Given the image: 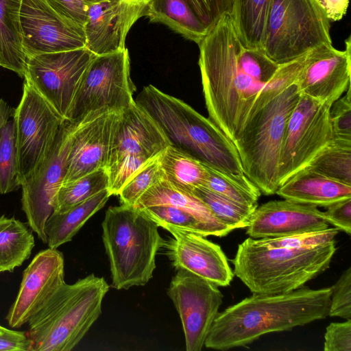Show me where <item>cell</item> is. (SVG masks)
Returning <instances> with one entry per match:
<instances>
[{
    "label": "cell",
    "mask_w": 351,
    "mask_h": 351,
    "mask_svg": "<svg viewBox=\"0 0 351 351\" xmlns=\"http://www.w3.org/2000/svg\"><path fill=\"white\" fill-rule=\"evenodd\" d=\"M198 46L209 119L233 144L266 104L296 82L307 54L276 64L263 50L243 46L228 14Z\"/></svg>",
    "instance_id": "1"
},
{
    "label": "cell",
    "mask_w": 351,
    "mask_h": 351,
    "mask_svg": "<svg viewBox=\"0 0 351 351\" xmlns=\"http://www.w3.org/2000/svg\"><path fill=\"white\" fill-rule=\"evenodd\" d=\"M331 287H302L288 293H253L219 313L205 341L207 348L245 346L273 332L290 330L328 316Z\"/></svg>",
    "instance_id": "2"
},
{
    "label": "cell",
    "mask_w": 351,
    "mask_h": 351,
    "mask_svg": "<svg viewBox=\"0 0 351 351\" xmlns=\"http://www.w3.org/2000/svg\"><path fill=\"white\" fill-rule=\"evenodd\" d=\"M160 127L170 144L204 165L231 173H244L237 149L208 118L153 85L134 99Z\"/></svg>",
    "instance_id": "3"
},
{
    "label": "cell",
    "mask_w": 351,
    "mask_h": 351,
    "mask_svg": "<svg viewBox=\"0 0 351 351\" xmlns=\"http://www.w3.org/2000/svg\"><path fill=\"white\" fill-rule=\"evenodd\" d=\"M335 240L314 246L270 247L248 237L238 245L231 262L233 273L255 293L277 294L296 290L329 267Z\"/></svg>",
    "instance_id": "4"
},
{
    "label": "cell",
    "mask_w": 351,
    "mask_h": 351,
    "mask_svg": "<svg viewBox=\"0 0 351 351\" xmlns=\"http://www.w3.org/2000/svg\"><path fill=\"white\" fill-rule=\"evenodd\" d=\"M108 290L104 278L93 274L63 283L27 322L33 351L73 350L101 315Z\"/></svg>",
    "instance_id": "5"
},
{
    "label": "cell",
    "mask_w": 351,
    "mask_h": 351,
    "mask_svg": "<svg viewBox=\"0 0 351 351\" xmlns=\"http://www.w3.org/2000/svg\"><path fill=\"white\" fill-rule=\"evenodd\" d=\"M101 226L112 287L120 290L146 285L164 241L158 225L134 206L121 204L107 209Z\"/></svg>",
    "instance_id": "6"
},
{
    "label": "cell",
    "mask_w": 351,
    "mask_h": 351,
    "mask_svg": "<svg viewBox=\"0 0 351 351\" xmlns=\"http://www.w3.org/2000/svg\"><path fill=\"white\" fill-rule=\"evenodd\" d=\"M301 92L295 82L266 104L234 144L244 174L269 195L279 187V158L288 119Z\"/></svg>",
    "instance_id": "7"
},
{
    "label": "cell",
    "mask_w": 351,
    "mask_h": 351,
    "mask_svg": "<svg viewBox=\"0 0 351 351\" xmlns=\"http://www.w3.org/2000/svg\"><path fill=\"white\" fill-rule=\"evenodd\" d=\"M330 21L317 0H272L262 50L278 65L332 44Z\"/></svg>",
    "instance_id": "8"
},
{
    "label": "cell",
    "mask_w": 351,
    "mask_h": 351,
    "mask_svg": "<svg viewBox=\"0 0 351 351\" xmlns=\"http://www.w3.org/2000/svg\"><path fill=\"white\" fill-rule=\"evenodd\" d=\"M170 145L157 123L135 102L118 112L106 167L110 194L118 195L135 173Z\"/></svg>",
    "instance_id": "9"
},
{
    "label": "cell",
    "mask_w": 351,
    "mask_h": 351,
    "mask_svg": "<svg viewBox=\"0 0 351 351\" xmlns=\"http://www.w3.org/2000/svg\"><path fill=\"white\" fill-rule=\"evenodd\" d=\"M128 50L95 56L75 92L66 121L76 124L100 112H119L135 102Z\"/></svg>",
    "instance_id": "10"
},
{
    "label": "cell",
    "mask_w": 351,
    "mask_h": 351,
    "mask_svg": "<svg viewBox=\"0 0 351 351\" xmlns=\"http://www.w3.org/2000/svg\"><path fill=\"white\" fill-rule=\"evenodd\" d=\"M13 120L18 180L21 186L35 174L47 157L65 120L26 80Z\"/></svg>",
    "instance_id": "11"
},
{
    "label": "cell",
    "mask_w": 351,
    "mask_h": 351,
    "mask_svg": "<svg viewBox=\"0 0 351 351\" xmlns=\"http://www.w3.org/2000/svg\"><path fill=\"white\" fill-rule=\"evenodd\" d=\"M332 104L301 93L285 128L279 158V186L306 167L334 139L330 119Z\"/></svg>",
    "instance_id": "12"
},
{
    "label": "cell",
    "mask_w": 351,
    "mask_h": 351,
    "mask_svg": "<svg viewBox=\"0 0 351 351\" xmlns=\"http://www.w3.org/2000/svg\"><path fill=\"white\" fill-rule=\"evenodd\" d=\"M95 56L85 47L29 57L24 80L66 121L82 77Z\"/></svg>",
    "instance_id": "13"
},
{
    "label": "cell",
    "mask_w": 351,
    "mask_h": 351,
    "mask_svg": "<svg viewBox=\"0 0 351 351\" xmlns=\"http://www.w3.org/2000/svg\"><path fill=\"white\" fill-rule=\"evenodd\" d=\"M167 293L180 315L186 351H200L222 304L218 286L180 269Z\"/></svg>",
    "instance_id": "14"
},
{
    "label": "cell",
    "mask_w": 351,
    "mask_h": 351,
    "mask_svg": "<svg viewBox=\"0 0 351 351\" xmlns=\"http://www.w3.org/2000/svg\"><path fill=\"white\" fill-rule=\"evenodd\" d=\"M73 127L66 121L62 123L47 157L35 174L21 185L22 210L27 224L45 243L44 228L53 211L54 200L66 174Z\"/></svg>",
    "instance_id": "15"
},
{
    "label": "cell",
    "mask_w": 351,
    "mask_h": 351,
    "mask_svg": "<svg viewBox=\"0 0 351 351\" xmlns=\"http://www.w3.org/2000/svg\"><path fill=\"white\" fill-rule=\"evenodd\" d=\"M19 23L27 58L86 47L83 26L60 15L45 0H21Z\"/></svg>",
    "instance_id": "16"
},
{
    "label": "cell",
    "mask_w": 351,
    "mask_h": 351,
    "mask_svg": "<svg viewBox=\"0 0 351 351\" xmlns=\"http://www.w3.org/2000/svg\"><path fill=\"white\" fill-rule=\"evenodd\" d=\"M64 282L62 253L50 247L38 252L23 273L18 294L5 317L8 325L20 328L27 323Z\"/></svg>",
    "instance_id": "17"
},
{
    "label": "cell",
    "mask_w": 351,
    "mask_h": 351,
    "mask_svg": "<svg viewBox=\"0 0 351 351\" xmlns=\"http://www.w3.org/2000/svg\"><path fill=\"white\" fill-rule=\"evenodd\" d=\"M345 43L343 51L335 49L332 44H323L306 54L296 80L302 95L333 104L350 87V36Z\"/></svg>",
    "instance_id": "18"
},
{
    "label": "cell",
    "mask_w": 351,
    "mask_h": 351,
    "mask_svg": "<svg viewBox=\"0 0 351 351\" xmlns=\"http://www.w3.org/2000/svg\"><path fill=\"white\" fill-rule=\"evenodd\" d=\"M171 237L164 240L165 252L177 270H187L218 287H227L234 273L221 247L201 234L167 226Z\"/></svg>",
    "instance_id": "19"
},
{
    "label": "cell",
    "mask_w": 351,
    "mask_h": 351,
    "mask_svg": "<svg viewBox=\"0 0 351 351\" xmlns=\"http://www.w3.org/2000/svg\"><path fill=\"white\" fill-rule=\"evenodd\" d=\"M144 10L125 0H92L83 26L86 48L95 56L124 49L127 34Z\"/></svg>",
    "instance_id": "20"
},
{
    "label": "cell",
    "mask_w": 351,
    "mask_h": 351,
    "mask_svg": "<svg viewBox=\"0 0 351 351\" xmlns=\"http://www.w3.org/2000/svg\"><path fill=\"white\" fill-rule=\"evenodd\" d=\"M246 228L249 237L256 239L320 231L328 223L317 206L285 199L258 206Z\"/></svg>",
    "instance_id": "21"
},
{
    "label": "cell",
    "mask_w": 351,
    "mask_h": 351,
    "mask_svg": "<svg viewBox=\"0 0 351 351\" xmlns=\"http://www.w3.org/2000/svg\"><path fill=\"white\" fill-rule=\"evenodd\" d=\"M117 113L100 112L73 124L66 171L62 184L98 169H106Z\"/></svg>",
    "instance_id": "22"
},
{
    "label": "cell",
    "mask_w": 351,
    "mask_h": 351,
    "mask_svg": "<svg viewBox=\"0 0 351 351\" xmlns=\"http://www.w3.org/2000/svg\"><path fill=\"white\" fill-rule=\"evenodd\" d=\"M276 193L285 199L327 207L351 198V185L305 167L280 186Z\"/></svg>",
    "instance_id": "23"
},
{
    "label": "cell",
    "mask_w": 351,
    "mask_h": 351,
    "mask_svg": "<svg viewBox=\"0 0 351 351\" xmlns=\"http://www.w3.org/2000/svg\"><path fill=\"white\" fill-rule=\"evenodd\" d=\"M159 204L173 206L191 214L208 229L211 236L221 237L232 231L219 221L208 206L193 193L178 190L165 180L149 188L134 206L142 208Z\"/></svg>",
    "instance_id": "24"
},
{
    "label": "cell",
    "mask_w": 351,
    "mask_h": 351,
    "mask_svg": "<svg viewBox=\"0 0 351 351\" xmlns=\"http://www.w3.org/2000/svg\"><path fill=\"white\" fill-rule=\"evenodd\" d=\"M110 196L106 189L64 213L53 212L44 228L48 247L56 249L71 241L84 223L104 207Z\"/></svg>",
    "instance_id": "25"
},
{
    "label": "cell",
    "mask_w": 351,
    "mask_h": 351,
    "mask_svg": "<svg viewBox=\"0 0 351 351\" xmlns=\"http://www.w3.org/2000/svg\"><path fill=\"white\" fill-rule=\"evenodd\" d=\"M143 16L152 23H160L197 45L208 30L197 18L186 0H152Z\"/></svg>",
    "instance_id": "26"
},
{
    "label": "cell",
    "mask_w": 351,
    "mask_h": 351,
    "mask_svg": "<svg viewBox=\"0 0 351 351\" xmlns=\"http://www.w3.org/2000/svg\"><path fill=\"white\" fill-rule=\"evenodd\" d=\"M21 0H0V66L23 77L27 58L22 47L19 23Z\"/></svg>",
    "instance_id": "27"
},
{
    "label": "cell",
    "mask_w": 351,
    "mask_h": 351,
    "mask_svg": "<svg viewBox=\"0 0 351 351\" xmlns=\"http://www.w3.org/2000/svg\"><path fill=\"white\" fill-rule=\"evenodd\" d=\"M158 160L165 180L176 189L192 193L195 189L205 186V166L180 149L169 145L159 156Z\"/></svg>",
    "instance_id": "28"
},
{
    "label": "cell",
    "mask_w": 351,
    "mask_h": 351,
    "mask_svg": "<svg viewBox=\"0 0 351 351\" xmlns=\"http://www.w3.org/2000/svg\"><path fill=\"white\" fill-rule=\"evenodd\" d=\"M272 0H233L230 14L244 47L261 49Z\"/></svg>",
    "instance_id": "29"
},
{
    "label": "cell",
    "mask_w": 351,
    "mask_h": 351,
    "mask_svg": "<svg viewBox=\"0 0 351 351\" xmlns=\"http://www.w3.org/2000/svg\"><path fill=\"white\" fill-rule=\"evenodd\" d=\"M34 237L27 226L15 217L0 216V273L12 272L32 254Z\"/></svg>",
    "instance_id": "30"
},
{
    "label": "cell",
    "mask_w": 351,
    "mask_h": 351,
    "mask_svg": "<svg viewBox=\"0 0 351 351\" xmlns=\"http://www.w3.org/2000/svg\"><path fill=\"white\" fill-rule=\"evenodd\" d=\"M204 166L207 171L204 187L241 205L256 208L261 192L244 173L231 174Z\"/></svg>",
    "instance_id": "31"
},
{
    "label": "cell",
    "mask_w": 351,
    "mask_h": 351,
    "mask_svg": "<svg viewBox=\"0 0 351 351\" xmlns=\"http://www.w3.org/2000/svg\"><path fill=\"white\" fill-rule=\"evenodd\" d=\"M306 168L351 185V139L334 138Z\"/></svg>",
    "instance_id": "32"
},
{
    "label": "cell",
    "mask_w": 351,
    "mask_h": 351,
    "mask_svg": "<svg viewBox=\"0 0 351 351\" xmlns=\"http://www.w3.org/2000/svg\"><path fill=\"white\" fill-rule=\"evenodd\" d=\"M108 187V176L105 168L62 184L56 194L53 212L64 213Z\"/></svg>",
    "instance_id": "33"
},
{
    "label": "cell",
    "mask_w": 351,
    "mask_h": 351,
    "mask_svg": "<svg viewBox=\"0 0 351 351\" xmlns=\"http://www.w3.org/2000/svg\"><path fill=\"white\" fill-rule=\"evenodd\" d=\"M192 193L208 206L219 221L232 230L246 228L255 210L234 202L204 186L195 189Z\"/></svg>",
    "instance_id": "34"
},
{
    "label": "cell",
    "mask_w": 351,
    "mask_h": 351,
    "mask_svg": "<svg viewBox=\"0 0 351 351\" xmlns=\"http://www.w3.org/2000/svg\"><path fill=\"white\" fill-rule=\"evenodd\" d=\"M14 120L8 121L0 130V195L20 187Z\"/></svg>",
    "instance_id": "35"
},
{
    "label": "cell",
    "mask_w": 351,
    "mask_h": 351,
    "mask_svg": "<svg viewBox=\"0 0 351 351\" xmlns=\"http://www.w3.org/2000/svg\"><path fill=\"white\" fill-rule=\"evenodd\" d=\"M152 219L159 227L173 226L182 230L211 236L208 229L193 215L173 206L159 204L139 208Z\"/></svg>",
    "instance_id": "36"
},
{
    "label": "cell",
    "mask_w": 351,
    "mask_h": 351,
    "mask_svg": "<svg viewBox=\"0 0 351 351\" xmlns=\"http://www.w3.org/2000/svg\"><path fill=\"white\" fill-rule=\"evenodd\" d=\"M158 157L140 169L122 188L118 195L121 204L134 206L149 188L159 181L165 180Z\"/></svg>",
    "instance_id": "37"
},
{
    "label": "cell",
    "mask_w": 351,
    "mask_h": 351,
    "mask_svg": "<svg viewBox=\"0 0 351 351\" xmlns=\"http://www.w3.org/2000/svg\"><path fill=\"white\" fill-rule=\"evenodd\" d=\"M328 316L351 319V267L341 275L331 287Z\"/></svg>",
    "instance_id": "38"
},
{
    "label": "cell",
    "mask_w": 351,
    "mask_h": 351,
    "mask_svg": "<svg viewBox=\"0 0 351 351\" xmlns=\"http://www.w3.org/2000/svg\"><path fill=\"white\" fill-rule=\"evenodd\" d=\"M209 31L226 14H230L233 0H186Z\"/></svg>",
    "instance_id": "39"
},
{
    "label": "cell",
    "mask_w": 351,
    "mask_h": 351,
    "mask_svg": "<svg viewBox=\"0 0 351 351\" xmlns=\"http://www.w3.org/2000/svg\"><path fill=\"white\" fill-rule=\"evenodd\" d=\"M330 119L335 138L351 139V88L336 100L330 110Z\"/></svg>",
    "instance_id": "40"
},
{
    "label": "cell",
    "mask_w": 351,
    "mask_h": 351,
    "mask_svg": "<svg viewBox=\"0 0 351 351\" xmlns=\"http://www.w3.org/2000/svg\"><path fill=\"white\" fill-rule=\"evenodd\" d=\"M324 351H351V319L330 323L324 335Z\"/></svg>",
    "instance_id": "41"
},
{
    "label": "cell",
    "mask_w": 351,
    "mask_h": 351,
    "mask_svg": "<svg viewBox=\"0 0 351 351\" xmlns=\"http://www.w3.org/2000/svg\"><path fill=\"white\" fill-rule=\"evenodd\" d=\"M64 17L82 25L86 21L88 6L92 0H45Z\"/></svg>",
    "instance_id": "42"
},
{
    "label": "cell",
    "mask_w": 351,
    "mask_h": 351,
    "mask_svg": "<svg viewBox=\"0 0 351 351\" xmlns=\"http://www.w3.org/2000/svg\"><path fill=\"white\" fill-rule=\"evenodd\" d=\"M324 215L328 223L350 235L351 198L329 205Z\"/></svg>",
    "instance_id": "43"
},
{
    "label": "cell",
    "mask_w": 351,
    "mask_h": 351,
    "mask_svg": "<svg viewBox=\"0 0 351 351\" xmlns=\"http://www.w3.org/2000/svg\"><path fill=\"white\" fill-rule=\"evenodd\" d=\"M0 351H33V342L25 332L0 326Z\"/></svg>",
    "instance_id": "44"
},
{
    "label": "cell",
    "mask_w": 351,
    "mask_h": 351,
    "mask_svg": "<svg viewBox=\"0 0 351 351\" xmlns=\"http://www.w3.org/2000/svg\"><path fill=\"white\" fill-rule=\"evenodd\" d=\"M329 21L341 20L346 14L350 0H317Z\"/></svg>",
    "instance_id": "45"
},
{
    "label": "cell",
    "mask_w": 351,
    "mask_h": 351,
    "mask_svg": "<svg viewBox=\"0 0 351 351\" xmlns=\"http://www.w3.org/2000/svg\"><path fill=\"white\" fill-rule=\"evenodd\" d=\"M11 110L3 99H0V130L8 121Z\"/></svg>",
    "instance_id": "46"
},
{
    "label": "cell",
    "mask_w": 351,
    "mask_h": 351,
    "mask_svg": "<svg viewBox=\"0 0 351 351\" xmlns=\"http://www.w3.org/2000/svg\"><path fill=\"white\" fill-rule=\"evenodd\" d=\"M130 3L135 4L139 6L144 7L145 8L146 5L152 1V0H125Z\"/></svg>",
    "instance_id": "47"
},
{
    "label": "cell",
    "mask_w": 351,
    "mask_h": 351,
    "mask_svg": "<svg viewBox=\"0 0 351 351\" xmlns=\"http://www.w3.org/2000/svg\"><path fill=\"white\" fill-rule=\"evenodd\" d=\"M1 326V325H0Z\"/></svg>",
    "instance_id": "48"
}]
</instances>
